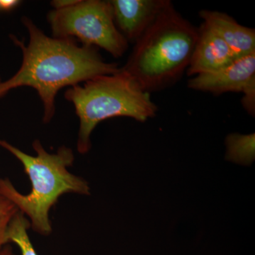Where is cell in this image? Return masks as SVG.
I'll use <instances>...</instances> for the list:
<instances>
[{"label": "cell", "instance_id": "6da1fadb", "mask_svg": "<svg viewBox=\"0 0 255 255\" xmlns=\"http://www.w3.org/2000/svg\"><path fill=\"white\" fill-rule=\"evenodd\" d=\"M21 21L29 41L25 45L10 36L22 52V63L11 78L0 82V98L18 87H32L43 102L45 123L54 117L55 97L61 89L120 70L117 64L105 62L95 47L78 46L74 38L46 36L30 18L23 16Z\"/></svg>", "mask_w": 255, "mask_h": 255}, {"label": "cell", "instance_id": "7a4b0ae2", "mask_svg": "<svg viewBox=\"0 0 255 255\" xmlns=\"http://www.w3.org/2000/svg\"><path fill=\"white\" fill-rule=\"evenodd\" d=\"M0 146L21 162L32 187L31 192L23 195L9 179L0 178V191L27 216L35 232L43 236L52 232L49 211L63 194H90L86 181L68 170L75 159L71 149L62 146L56 153L50 154L36 140L33 147L36 155H30L5 140H0Z\"/></svg>", "mask_w": 255, "mask_h": 255}, {"label": "cell", "instance_id": "3957f363", "mask_svg": "<svg viewBox=\"0 0 255 255\" xmlns=\"http://www.w3.org/2000/svg\"><path fill=\"white\" fill-rule=\"evenodd\" d=\"M197 38L198 29L169 1L135 42L121 69L144 91L161 90L177 80L188 68Z\"/></svg>", "mask_w": 255, "mask_h": 255}, {"label": "cell", "instance_id": "277c9868", "mask_svg": "<svg viewBox=\"0 0 255 255\" xmlns=\"http://www.w3.org/2000/svg\"><path fill=\"white\" fill-rule=\"evenodd\" d=\"M65 97L72 102L80 119L78 150L87 153L90 135L97 124L114 117H130L144 122L155 117L157 105L150 93L120 68L118 73L87 80L83 85L70 87Z\"/></svg>", "mask_w": 255, "mask_h": 255}, {"label": "cell", "instance_id": "5b68a950", "mask_svg": "<svg viewBox=\"0 0 255 255\" xmlns=\"http://www.w3.org/2000/svg\"><path fill=\"white\" fill-rule=\"evenodd\" d=\"M48 20L54 38H76L83 46L100 47L115 58L128 46L114 22L110 1L79 0L70 7L52 10Z\"/></svg>", "mask_w": 255, "mask_h": 255}, {"label": "cell", "instance_id": "8992f818", "mask_svg": "<svg viewBox=\"0 0 255 255\" xmlns=\"http://www.w3.org/2000/svg\"><path fill=\"white\" fill-rule=\"evenodd\" d=\"M192 90L221 95L255 89V52L211 73H201L188 82Z\"/></svg>", "mask_w": 255, "mask_h": 255}, {"label": "cell", "instance_id": "52a82bcc", "mask_svg": "<svg viewBox=\"0 0 255 255\" xmlns=\"http://www.w3.org/2000/svg\"><path fill=\"white\" fill-rule=\"evenodd\" d=\"M114 22L128 41L136 42L167 6V0H112Z\"/></svg>", "mask_w": 255, "mask_h": 255}, {"label": "cell", "instance_id": "ba28073f", "mask_svg": "<svg viewBox=\"0 0 255 255\" xmlns=\"http://www.w3.org/2000/svg\"><path fill=\"white\" fill-rule=\"evenodd\" d=\"M237 60L218 33L203 23L187 68L189 76L221 70Z\"/></svg>", "mask_w": 255, "mask_h": 255}, {"label": "cell", "instance_id": "9c48e42d", "mask_svg": "<svg viewBox=\"0 0 255 255\" xmlns=\"http://www.w3.org/2000/svg\"><path fill=\"white\" fill-rule=\"evenodd\" d=\"M199 16L204 23L227 44L236 59L255 52V31L238 23L236 20L225 13L202 10Z\"/></svg>", "mask_w": 255, "mask_h": 255}, {"label": "cell", "instance_id": "30bf717a", "mask_svg": "<svg viewBox=\"0 0 255 255\" xmlns=\"http://www.w3.org/2000/svg\"><path fill=\"white\" fill-rule=\"evenodd\" d=\"M255 133L231 134L226 138V157L228 160L238 163L251 164L255 159Z\"/></svg>", "mask_w": 255, "mask_h": 255}, {"label": "cell", "instance_id": "8fae6325", "mask_svg": "<svg viewBox=\"0 0 255 255\" xmlns=\"http://www.w3.org/2000/svg\"><path fill=\"white\" fill-rule=\"evenodd\" d=\"M30 226L29 221L18 211L10 223L6 233L8 243L16 244L19 248L21 255H38L28 237V230Z\"/></svg>", "mask_w": 255, "mask_h": 255}, {"label": "cell", "instance_id": "7c38bea8", "mask_svg": "<svg viewBox=\"0 0 255 255\" xmlns=\"http://www.w3.org/2000/svg\"><path fill=\"white\" fill-rule=\"evenodd\" d=\"M18 212L16 206L0 191V250L8 243L6 240L8 228Z\"/></svg>", "mask_w": 255, "mask_h": 255}, {"label": "cell", "instance_id": "4fadbf2b", "mask_svg": "<svg viewBox=\"0 0 255 255\" xmlns=\"http://www.w3.org/2000/svg\"><path fill=\"white\" fill-rule=\"evenodd\" d=\"M79 0H55L51 2L54 9H64L77 4Z\"/></svg>", "mask_w": 255, "mask_h": 255}, {"label": "cell", "instance_id": "5bb4252c", "mask_svg": "<svg viewBox=\"0 0 255 255\" xmlns=\"http://www.w3.org/2000/svg\"><path fill=\"white\" fill-rule=\"evenodd\" d=\"M19 1L17 0H0V9L9 11L14 9Z\"/></svg>", "mask_w": 255, "mask_h": 255}, {"label": "cell", "instance_id": "9a60e30c", "mask_svg": "<svg viewBox=\"0 0 255 255\" xmlns=\"http://www.w3.org/2000/svg\"><path fill=\"white\" fill-rule=\"evenodd\" d=\"M0 255H15L10 246H4L0 250Z\"/></svg>", "mask_w": 255, "mask_h": 255}, {"label": "cell", "instance_id": "2e32d148", "mask_svg": "<svg viewBox=\"0 0 255 255\" xmlns=\"http://www.w3.org/2000/svg\"><path fill=\"white\" fill-rule=\"evenodd\" d=\"M2 81H1V77H0V82H1Z\"/></svg>", "mask_w": 255, "mask_h": 255}]
</instances>
